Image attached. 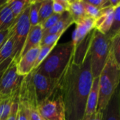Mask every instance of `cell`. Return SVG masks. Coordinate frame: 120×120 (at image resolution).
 Here are the masks:
<instances>
[{"instance_id":"1","label":"cell","mask_w":120,"mask_h":120,"mask_svg":"<svg viewBox=\"0 0 120 120\" xmlns=\"http://www.w3.org/2000/svg\"><path fill=\"white\" fill-rule=\"evenodd\" d=\"M93 79L89 51L80 63L74 62L72 56L65 70L57 79V88L65 106V120L83 119Z\"/></svg>"},{"instance_id":"2","label":"cell","mask_w":120,"mask_h":120,"mask_svg":"<svg viewBox=\"0 0 120 120\" xmlns=\"http://www.w3.org/2000/svg\"><path fill=\"white\" fill-rule=\"evenodd\" d=\"M74 50L75 46L72 40L63 44H57L48 56L34 70L48 77L57 79L71 59Z\"/></svg>"},{"instance_id":"3","label":"cell","mask_w":120,"mask_h":120,"mask_svg":"<svg viewBox=\"0 0 120 120\" xmlns=\"http://www.w3.org/2000/svg\"><path fill=\"white\" fill-rule=\"evenodd\" d=\"M98 79L99 91L97 111L102 112L106 108L120 84V64L110 54H108L107 61Z\"/></svg>"},{"instance_id":"4","label":"cell","mask_w":120,"mask_h":120,"mask_svg":"<svg viewBox=\"0 0 120 120\" xmlns=\"http://www.w3.org/2000/svg\"><path fill=\"white\" fill-rule=\"evenodd\" d=\"M110 40L105 35L96 29L93 34L89 48L91 58V71L93 78L98 77L107 61Z\"/></svg>"},{"instance_id":"5","label":"cell","mask_w":120,"mask_h":120,"mask_svg":"<svg viewBox=\"0 0 120 120\" xmlns=\"http://www.w3.org/2000/svg\"><path fill=\"white\" fill-rule=\"evenodd\" d=\"M30 4L25 8L20 15L14 20L12 25V36L13 39L12 58L16 63L20 58L24 44L31 27L29 18Z\"/></svg>"},{"instance_id":"6","label":"cell","mask_w":120,"mask_h":120,"mask_svg":"<svg viewBox=\"0 0 120 120\" xmlns=\"http://www.w3.org/2000/svg\"><path fill=\"white\" fill-rule=\"evenodd\" d=\"M37 111L46 120H65L64 103L57 86L49 98L38 105Z\"/></svg>"},{"instance_id":"7","label":"cell","mask_w":120,"mask_h":120,"mask_svg":"<svg viewBox=\"0 0 120 120\" xmlns=\"http://www.w3.org/2000/svg\"><path fill=\"white\" fill-rule=\"evenodd\" d=\"M22 77L18 75L16 62L13 60L0 79V98L17 95Z\"/></svg>"},{"instance_id":"8","label":"cell","mask_w":120,"mask_h":120,"mask_svg":"<svg viewBox=\"0 0 120 120\" xmlns=\"http://www.w3.org/2000/svg\"><path fill=\"white\" fill-rule=\"evenodd\" d=\"M30 75L34 95L39 105L54 91L57 86V79L48 77L35 70H33Z\"/></svg>"},{"instance_id":"9","label":"cell","mask_w":120,"mask_h":120,"mask_svg":"<svg viewBox=\"0 0 120 120\" xmlns=\"http://www.w3.org/2000/svg\"><path fill=\"white\" fill-rule=\"evenodd\" d=\"M39 49L40 46L33 48L19 58L16 63V70L19 76H26L33 70Z\"/></svg>"},{"instance_id":"10","label":"cell","mask_w":120,"mask_h":120,"mask_svg":"<svg viewBox=\"0 0 120 120\" xmlns=\"http://www.w3.org/2000/svg\"><path fill=\"white\" fill-rule=\"evenodd\" d=\"M75 24L76 29L74 30L72 39L75 47H76L86 37V35L94 29L95 19L86 15L76 22Z\"/></svg>"},{"instance_id":"11","label":"cell","mask_w":120,"mask_h":120,"mask_svg":"<svg viewBox=\"0 0 120 120\" xmlns=\"http://www.w3.org/2000/svg\"><path fill=\"white\" fill-rule=\"evenodd\" d=\"M98 83H99L98 77L94 78L91 88L90 89V91L87 97L85 112L83 118L90 117L92 115H94L97 111V106L98 102V91H99Z\"/></svg>"},{"instance_id":"12","label":"cell","mask_w":120,"mask_h":120,"mask_svg":"<svg viewBox=\"0 0 120 120\" xmlns=\"http://www.w3.org/2000/svg\"><path fill=\"white\" fill-rule=\"evenodd\" d=\"M43 37V29L41 25L38 24L34 26H31L24 44L20 58L23 56L29 50L40 46V43Z\"/></svg>"},{"instance_id":"13","label":"cell","mask_w":120,"mask_h":120,"mask_svg":"<svg viewBox=\"0 0 120 120\" xmlns=\"http://www.w3.org/2000/svg\"><path fill=\"white\" fill-rule=\"evenodd\" d=\"M103 120H120V91L116 89L106 108L102 111Z\"/></svg>"},{"instance_id":"14","label":"cell","mask_w":120,"mask_h":120,"mask_svg":"<svg viewBox=\"0 0 120 120\" xmlns=\"http://www.w3.org/2000/svg\"><path fill=\"white\" fill-rule=\"evenodd\" d=\"M114 9L111 6L102 9L100 16L95 20L94 29L103 34H106L109 32L112 23Z\"/></svg>"},{"instance_id":"15","label":"cell","mask_w":120,"mask_h":120,"mask_svg":"<svg viewBox=\"0 0 120 120\" xmlns=\"http://www.w3.org/2000/svg\"><path fill=\"white\" fill-rule=\"evenodd\" d=\"M72 24H74V20L72 16L68 11H65L61 15L60 18L53 27L48 30H43V36L57 34L60 32H65L66 30Z\"/></svg>"},{"instance_id":"16","label":"cell","mask_w":120,"mask_h":120,"mask_svg":"<svg viewBox=\"0 0 120 120\" xmlns=\"http://www.w3.org/2000/svg\"><path fill=\"white\" fill-rule=\"evenodd\" d=\"M69 13L72 16L74 23L86 16L82 0H69Z\"/></svg>"},{"instance_id":"17","label":"cell","mask_w":120,"mask_h":120,"mask_svg":"<svg viewBox=\"0 0 120 120\" xmlns=\"http://www.w3.org/2000/svg\"><path fill=\"white\" fill-rule=\"evenodd\" d=\"M14 20L12 12L7 4L0 10V31L11 27Z\"/></svg>"},{"instance_id":"18","label":"cell","mask_w":120,"mask_h":120,"mask_svg":"<svg viewBox=\"0 0 120 120\" xmlns=\"http://www.w3.org/2000/svg\"><path fill=\"white\" fill-rule=\"evenodd\" d=\"M13 51V39L12 36V27H11V31L8 39L0 49V65L8 59L12 58Z\"/></svg>"},{"instance_id":"19","label":"cell","mask_w":120,"mask_h":120,"mask_svg":"<svg viewBox=\"0 0 120 120\" xmlns=\"http://www.w3.org/2000/svg\"><path fill=\"white\" fill-rule=\"evenodd\" d=\"M30 0H8V6L12 12L14 20L20 15L25 8L30 4Z\"/></svg>"},{"instance_id":"20","label":"cell","mask_w":120,"mask_h":120,"mask_svg":"<svg viewBox=\"0 0 120 120\" xmlns=\"http://www.w3.org/2000/svg\"><path fill=\"white\" fill-rule=\"evenodd\" d=\"M53 13V0H41L39 10V24H42Z\"/></svg>"},{"instance_id":"21","label":"cell","mask_w":120,"mask_h":120,"mask_svg":"<svg viewBox=\"0 0 120 120\" xmlns=\"http://www.w3.org/2000/svg\"><path fill=\"white\" fill-rule=\"evenodd\" d=\"M118 34H120V5L114 9L112 23L109 32L105 35L110 39Z\"/></svg>"},{"instance_id":"22","label":"cell","mask_w":120,"mask_h":120,"mask_svg":"<svg viewBox=\"0 0 120 120\" xmlns=\"http://www.w3.org/2000/svg\"><path fill=\"white\" fill-rule=\"evenodd\" d=\"M41 1L33 0L30 1L29 18L31 26H34L39 24V10Z\"/></svg>"},{"instance_id":"23","label":"cell","mask_w":120,"mask_h":120,"mask_svg":"<svg viewBox=\"0 0 120 120\" xmlns=\"http://www.w3.org/2000/svg\"><path fill=\"white\" fill-rule=\"evenodd\" d=\"M110 40L109 54H110L120 64V34L115 35Z\"/></svg>"},{"instance_id":"24","label":"cell","mask_w":120,"mask_h":120,"mask_svg":"<svg viewBox=\"0 0 120 120\" xmlns=\"http://www.w3.org/2000/svg\"><path fill=\"white\" fill-rule=\"evenodd\" d=\"M58 43H55V44H51V45L40 46V49H39L37 60L35 61L33 70L36 69L43 62V60L48 56V55L51 53V51L53 50V49L56 46V45Z\"/></svg>"},{"instance_id":"25","label":"cell","mask_w":120,"mask_h":120,"mask_svg":"<svg viewBox=\"0 0 120 120\" xmlns=\"http://www.w3.org/2000/svg\"><path fill=\"white\" fill-rule=\"evenodd\" d=\"M83 2V6L84 8V11L86 13V15L94 19H97L101 13V10H100L98 8L87 3L85 0H82Z\"/></svg>"},{"instance_id":"26","label":"cell","mask_w":120,"mask_h":120,"mask_svg":"<svg viewBox=\"0 0 120 120\" xmlns=\"http://www.w3.org/2000/svg\"><path fill=\"white\" fill-rule=\"evenodd\" d=\"M64 32H60L57 34H48L43 36L42 39L40 43V46H47V45H51L55 43H58L59 39L60 37L63 35Z\"/></svg>"},{"instance_id":"27","label":"cell","mask_w":120,"mask_h":120,"mask_svg":"<svg viewBox=\"0 0 120 120\" xmlns=\"http://www.w3.org/2000/svg\"><path fill=\"white\" fill-rule=\"evenodd\" d=\"M61 15L56 14V13H53L51 15H50L42 24H41L43 30H48V29L51 28V27H53L58 21V20L60 18Z\"/></svg>"},{"instance_id":"28","label":"cell","mask_w":120,"mask_h":120,"mask_svg":"<svg viewBox=\"0 0 120 120\" xmlns=\"http://www.w3.org/2000/svg\"><path fill=\"white\" fill-rule=\"evenodd\" d=\"M18 109V96L14 99L13 104L11 105V111L9 115L6 120H17V113Z\"/></svg>"},{"instance_id":"29","label":"cell","mask_w":120,"mask_h":120,"mask_svg":"<svg viewBox=\"0 0 120 120\" xmlns=\"http://www.w3.org/2000/svg\"><path fill=\"white\" fill-rule=\"evenodd\" d=\"M16 120H27V110L23 105L19 103Z\"/></svg>"},{"instance_id":"30","label":"cell","mask_w":120,"mask_h":120,"mask_svg":"<svg viewBox=\"0 0 120 120\" xmlns=\"http://www.w3.org/2000/svg\"><path fill=\"white\" fill-rule=\"evenodd\" d=\"M27 120H42L41 117L37 111V108H27Z\"/></svg>"},{"instance_id":"31","label":"cell","mask_w":120,"mask_h":120,"mask_svg":"<svg viewBox=\"0 0 120 120\" xmlns=\"http://www.w3.org/2000/svg\"><path fill=\"white\" fill-rule=\"evenodd\" d=\"M67 11L65 8L58 2V0H53V13L61 15Z\"/></svg>"},{"instance_id":"32","label":"cell","mask_w":120,"mask_h":120,"mask_svg":"<svg viewBox=\"0 0 120 120\" xmlns=\"http://www.w3.org/2000/svg\"><path fill=\"white\" fill-rule=\"evenodd\" d=\"M11 31V27H10L7 30L0 31V49L1 48V46L4 44V43L8 39V38L10 35Z\"/></svg>"},{"instance_id":"33","label":"cell","mask_w":120,"mask_h":120,"mask_svg":"<svg viewBox=\"0 0 120 120\" xmlns=\"http://www.w3.org/2000/svg\"><path fill=\"white\" fill-rule=\"evenodd\" d=\"M13 60V58H11L9 59H8L7 60H6L5 62H4L1 65H0V79L3 75V74L4 73V72L6 71V70L8 68V65H10V63H11V61Z\"/></svg>"},{"instance_id":"34","label":"cell","mask_w":120,"mask_h":120,"mask_svg":"<svg viewBox=\"0 0 120 120\" xmlns=\"http://www.w3.org/2000/svg\"><path fill=\"white\" fill-rule=\"evenodd\" d=\"M102 116H103V115H102L101 111H96V112L91 117H87V118H83L81 120H103Z\"/></svg>"},{"instance_id":"35","label":"cell","mask_w":120,"mask_h":120,"mask_svg":"<svg viewBox=\"0 0 120 120\" xmlns=\"http://www.w3.org/2000/svg\"><path fill=\"white\" fill-rule=\"evenodd\" d=\"M109 2H110V6L114 8L120 5V0H109Z\"/></svg>"},{"instance_id":"36","label":"cell","mask_w":120,"mask_h":120,"mask_svg":"<svg viewBox=\"0 0 120 120\" xmlns=\"http://www.w3.org/2000/svg\"><path fill=\"white\" fill-rule=\"evenodd\" d=\"M8 2V0H0V10L4 8Z\"/></svg>"},{"instance_id":"37","label":"cell","mask_w":120,"mask_h":120,"mask_svg":"<svg viewBox=\"0 0 120 120\" xmlns=\"http://www.w3.org/2000/svg\"><path fill=\"white\" fill-rule=\"evenodd\" d=\"M41 118H42V117H41ZM42 120H44V119H43V118H42Z\"/></svg>"}]
</instances>
